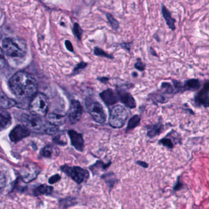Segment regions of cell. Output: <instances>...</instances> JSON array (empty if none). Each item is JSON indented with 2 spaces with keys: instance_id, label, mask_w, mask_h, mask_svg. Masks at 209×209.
<instances>
[{
  "instance_id": "obj_4",
  "label": "cell",
  "mask_w": 209,
  "mask_h": 209,
  "mask_svg": "<svg viewBox=\"0 0 209 209\" xmlns=\"http://www.w3.org/2000/svg\"><path fill=\"white\" fill-rule=\"evenodd\" d=\"M29 107L31 113L44 117L48 112L49 107V98L45 94L37 93L30 100Z\"/></svg>"
},
{
  "instance_id": "obj_36",
  "label": "cell",
  "mask_w": 209,
  "mask_h": 209,
  "mask_svg": "<svg viewBox=\"0 0 209 209\" xmlns=\"http://www.w3.org/2000/svg\"><path fill=\"white\" fill-rule=\"evenodd\" d=\"M87 66V64L83 62H82L77 65V66L74 69V73H77L80 70L84 69Z\"/></svg>"
},
{
  "instance_id": "obj_11",
  "label": "cell",
  "mask_w": 209,
  "mask_h": 209,
  "mask_svg": "<svg viewBox=\"0 0 209 209\" xmlns=\"http://www.w3.org/2000/svg\"><path fill=\"white\" fill-rule=\"evenodd\" d=\"M194 102L198 106L209 107V81L204 84L203 88L196 94Z\"/></svg>"
},
{
  "instance_id": "obj_9",
  "label": "cell",
  "mask_w": 209,
  "mask_h": 209,
  "mask_svg": "<svg viewBox=\"0 0 209 209\" xmlns=\"http://www.w3.org/2000/svg\"><path fill=\"white\" fill-rule=\"evenodd\" d=\"M83 113V108L80 103L76 100H72L70 104L68 111V118L70 123L75 124L81 119Z\"/></svg>"
},
{
  "instance_id": "obj_33",
  "label": "cell",
  "mask_w": 209,
  "mask_h": 209,
  "mask_svg": "<svg viewBox=\"0 0 209 209\" xmlns=\"http://www.w3.org/2000/svg\"><path fill=\"white\" fill-rule=\"evenodd\" d=\"M53 141L60 145H66L67 143L66 139L64 137H62V135H58L55 138H53Z\"/></svg>"
},
{
  "instance_id": "obj_35",
  "label": "cell",
  "mask_w": 209,
  "mask_h": 209,
  "mask_svg": "<svg viewBox=\"0 0 209 209\" xmlns=\"http://www.w3.org/2000/svg\"><path fill=\"white\" fill-rule=\"evenodd\" d=\"M134 67L136 69L139 70L140 71H143L145 68V65L142 62L140 59H138L136 63L135 64Z\"/></svg>"
},
{
  "instance_id": "obj_40",
  "label": "cell",
  "mask_w": 209,
  "mask_h": 209,
  "mask_svg": "<svg viewBox=\"0 0 209 209\" xmlns=\"http://www.w3.org/2000/svg\"><path fill=\"white\" fill-rule=\"evenodd\" d=\"M150 53L153 55V56H158V55H157V54H156V51L152 48H150Z\"/></svg>"
},
{
  "instance_id": "obj_29",
  "label": "cell",
  "mask_w": 209,
  "mask_h": 209,
  "mask_svg": "<svg viewBox=\"0 0 209 209\" xmlns=\"http://www.w3.org/2000/svg\"><path fill=\"white\" fill-rule=\"evenodd\" d=\"M73 33H74V35L76 36V37L77 38L78 40H80L81 37H82V33H83V31L81 29L80 25L77 23H75L74 25V27H73Z\"/></svg>"
},
{
  "instance_id": "obj_16",
  "label": "cell",
  "mask_w": 209,
  "mask_h": 209,
  "mask_svg": "<svg viewBox=\"0 0 209 209\" xmlns=\"http://www.w3.org/2000/svg\"><path fill=\"white\" fill-rule=\"evenodd\" d=\"M12 122L11 116L6 109H1L0 112V126L1 129H6L8 128Z\"/></svg>"
},
{
  "instance_id": "obj_32",
  "label": "cell",
  "mask_w": 209,
  "mask_h": 209,
  "mask_svg": "<svg viewBox=\"0 0 209 209\" xmlns=\"http://www.w3.org/2000/svg\"><path fill=\"white\" fill-rule=\"evenodd\" d=\"M61 180V176L60 174H56L52 176H51L49 178V183L50 185H53L54 183H57L58 182H59Z\"/></svg>"
},
{
  "instance_id": "obj_31",
  "label": "cell",
  "mask_w": 209,
  "mask_h": 209,
  "mask_svg": "<svg viewBox=\"0 0 209 209\" xmlns=\"http://www.w3.org/2000/svg\"><path fill=\"white\" fill-rule=\"evenodd\" d=\"M160 143L162 144L164 146L166 147L168 149H173L174 147V144L172 142L171 139L167 138H164L159 141Z\"/></svg>"
},
{
  "instance_id": "obj_2",
  "label": "cell",
  "mask_w": 209,
  "mask_h": 209,
  "mask_svg": "<svg viewBox=\"0 0 209 209\" xmlns=\"http://www.w3.org/2000/svg\"><path fill=\"white\" fill-rule=\"evenodd\" d=\"M20 121L31 131L35 133L54 135L58 132V127L53 125L43 119V117L30 113L23 114Z\"/></svg>"
},
{
  "instance_id": "obj_37",
  "label": "cell",
  "mask_w": 209,
  "mask_h": 209,
  "mask_svg": "<svg viewBox=\"0 0 209 209\" xmlns=\"http://www.w3.org/2000/svg\"><path fill=\"white\" fill-rule=\"evenodd\" d=\"M65 46L66 47V48L70 51V52H74V48L73 46L71 43V42H70V40H66L65 41Z\"/></svg>"
},
{
  "instance_id": "obj_38",
  "label": "cell",
  "mask_w": 209,
  "mask_h": 209,
  "mask_svg": "<svg viewBox=\"0 0 209 209\" xmlns=\"http://www.w3.org/2000/svg\"><path fill=\"white\" fill-rule=\"evenodd\" d=\"M136 163L138 165H139L141 167L143 168H147L148 167V163H147L145 162H142V161H137Z\"/></svg>"
},
{
  "instance_id": "obj_25",
  "label": "cell",
  "mask_w": 209,
  "mask_h": 209,
  "mask_svg": "<svg viewBox=\"0 0 209 209\" xmlns=\"http://www.w3.org/2000/svg\"><path fill=\"white\" fill-rule=\"evenodd\" d=\"M111 163L109 162V163H106L105 164L103 162H101V161H98L96 162V163L92 165L90 169L92 170V173L94 174H96V171H98V170H100V169L103 170H105L108 167H109V166L110 165Z\"/></svg>"
},
{
  "instance_id": "obj_3",
  "label": "cell",
  "mask_w": 209,
  "mask_h": 209,
  "mask_svg": "<svg viewBox=\"0 0 209 209\" xmlns=\"http://www.w3.org/2000/svg\"><path fill=\"white\" fill-rule=\"evenodd\" d=\"M2 51L11 58H23L27 53V47L22 39L6 37L2 42Z\"/></svg>"
},
{
  "instance_id": "obj_42",
  "label": "cell",
  "mask_w": 209,
  "mask_h": 209,
  "mask_svg": "<svg viewBox=\"0 0 209 209\" xmlns=\"http://www.w3.org/2000/svg\"><path fill=\"white\" fill-rule=\"evenodd\" d=\"M133 76H137V75H138V74L136 73H135V72L133 73Z\"/></svg>"
},
{
  "instance_id": "obj_10",
  "label": "cell",
  "mask_w": 209,
  "mask_h": 209,
  "mask_svg": "<svg viewBox=\"0 0 209 209\" xmlns=\"http://www.w3.org/2000/svg\"><path fill=\"white\" fill-rule=\"evenodd\" d=\"M31 130L25 125H18L15 126L9 133V138L12 142H17L20 140L28 137Z\"/></svg>"
},
{
  "instance_id": "obj_22",
  "label": "cell",
  "mask_w": 209,
  "mask_h": 209,
  "mask_svg": "<svg viewBox=\"0 0 209 209\" xmlns=\"http://www.w3.org/2000/svg\"><path fill=\"white\" fill-rule=\"evenodd\" d=\"M101 178H103L105 180V183L109 187L110 191L113 188L114 185L116 184L118 182V179L115 177L114 174L112 173L103 175L101 176Z\"/></svg>"
},
{
  "instance_id": "obj_21",
  "label": "cell",
  "mask_w": 209,
  "mask_h": 209,
  "mask_svg": "<svg viewBox=\"0 0 209 209\" xmlns=\"http://www.w3.org/2000/svg\"><path fill=\"white\" fill-rule=\"evenodd\" d=\"M200 82L198 79H190L186 81L183 86V91H195L199 88Z\"/></svg>"
},
{
  "instance_id": "obj_20",
  "label": "cell",
  "mask_w": 209,
  "mask_h": 209,
  "mask_svg": "<svg viewBox=\"0 0 209 209\" xmlns=\"http://www.w3.org/2000/svg\"><path fill=\"white\" fill-rule=\"evenodd\" d=\"M1 109H6L10 108H12L17 104L15 100L9 98L6 94L3 93L2 91L1 92Z\"/></svg>"
},
{
  "instance_id": "obj_8",
  "label": "cell",
  "mask_w": 209,
  "mask_h": 209,
  "mask_svg": "<svg viewBox=\"0 0 209 209\" xmlns=\"http://www.w3.org/2000/svg\"><path fill=\"white\" fill-rule=\"evenodd\" d=\"M39 173V169L35 165H28L25 166L19 171L20 179L25 183H30L36 179Z\"/></svg>"
},
{
  "instance_id": "obj_23",
  "label": "cell",
  "mask_w": 209,
  "mask_h": 209,
  "mask_svg": "<svg viewBox=\"0 0 209 209\" xmlns=\"http://www.w3.org/2000/svg\"><path fill=\"white\" fill-rule=\"evenodd\" d=\"M77 204L76 199L72 197H68L62 199L59 201V207L60 209H67L70 207Z\"/></svg>"
},
{
  "instance_id": "obj_17",
  "label": "cell",
  "mask_w": 209,
  "mask_h": 209,
  "mask_svg": "<svg viewBox=\"0 0 209 209\" xmlns=\"http://www.w3.org/2000/svg\"><path fill=\"white\" fill-rule=\"evenodd\" d=\"M47 119L48 122L57 127L63 125L65 121L63 115L55 113H50L48 114Z\"/></svg>"
},
{
  "instance_id": "obj_1",
  "label": "cell",
  "mask_w": 209,
  "mask_h": 209,
  "mask_svg": "<svg viewBox=\"0 0 209 209\" xmlns=\"http://www.w3.org/2000/svg\"><path fill=\"white\" fill-rule=\"evenodd\" d=\"M12 92L20 100L32 99L37 94V83L35 77L25 71L16 72L9 80Z\"/></svg>"
},
{
  "instance_id": "obj_5",
  "label": "cell",
  "mask_w": 209,
  "mask_h": 209,
  "mask_svg": "<svg viewBox=\"0 0 209 209\" xmlns=\"http://www.w3.org/2000/svg\"><path fill=\"white\" fill-rule=\"evenodd\" d=\"M88 112L98 123L104 124L106 121V114L102 104L93 98L89 97L85 100Z\"/></svg>"
},
{
  "instance_id": "obj_19",
  "label": "cell",
  "mask_w": 209,
  "mask_h": 209,
  "mask_svg": "<svg viewBox=\"0 0 209 209\" xmlns=\"http://www.w3.org/2000/svg\"><path fill=\"white\" fill-rule=\"evenodd\" d=\"M40 154L45 158H52L58 154V150L52 145H47L41 149Z\"/></svg>"
},
{
  "instance_id": "obj_24",
  "label": "cell",
  "mask_w": 209,
  "mask_h": 209,
  "mask_svg": "<svg viewBox=\"0 0 209 209\" xmlns=\"http://www.w3.org/2000/svg\"><path fill=\"white\" fill-rule=\"evenodd\" d=\"M163 125L161 123H158L152 126L147 132V136L151 138L158 135L163 130Z\"/></svg>"
},
{
  "instance_id": "obj_12",
  "label": "cell",
  "mask_w": 209,
  "mask_h": 209,
  "mask_svg": "<svg viewBox=\"0 0 209 209\" xmlns=\"http://www.w3.org/2000/svg\"><path fill=\"white\" fill-rule=\"evenodd\" d=\"M68 135L72 145L77 150L82 152L84 149V141L82 134L73 130H70L68 131Z\"/></svg>"
},
{
  "instance_id": "obj_13",
  "label": "cell",
  "mask_w": 209,
  "mask_h": 209,
  "mask_svg": "<svg viewBox=\"0 0 209 209\" xmlns=\"http://www.w3.org/2000/svg\"><path fill=\"white\" fill-rule=\"evenodd\" d=\"M118 99L120 101L130 108H134L136 106V102L134 97L130 94L123 90L117 91Z\"/></svg>"
},
{
  "instance_id": "obj_39",
  "label": "cell",
  "mask_w": 209,
  "mask_h": 209,
  "mask_svg": "<svg viewBox=\"0 0 209 209\" xmlns=\"http://www.w3.org/2000/svg\"><path fill=\"white\" fill-rule=\"evenodd\" d=\"M122 47H125L126 50H130V43H124V44H123L122 45Z\"/></svg>"
},
{
  "instance_id": "obj_14",
  "label": "cell",
  "mask_w": 209,
  "mask_h": 209,
  "mask_svg": "<svg viewBox=\"0 0 209 209\" xmlns=\"http://www.w3.org/2000/svg\"><path fill=\"white\" fill-rule=\"evenodd\" d=\"M100 97L107 105L114 104L118 100V96L111 89H105L100 94Z\"/></svg>"
},
{
  "instance_id": "obj_15",
  "label": "cell",
  "mask_w": 209,
  "mask_h": 209,
  "mask_svg": "<svg viewBox=\"0 0 209 209\" xmlns=\"http://www.w3.org/2000/svg\"><path fill=\"white\" fill-rule=\"evenodd\" d=\"M161 12H162L163 17L164 18L167 25L172 31H174L175 30V20L174 18H173L170 12L164 4H162L161 6Z\"/></svg>"
},
{
  "instance_id": "obj_7",
  "label": "cell",
  "mask_w": 209,
  "mask_h": 209,
  "mask_svg": "<svg viewBox=\"0 0 209 209\" xmlns=\"http://www.w3.org/2000/svg\"><path fill=\"white\" fill-rule=\"evenodd\" d=\"M60 169L78 184L82 183L89 177L88 171L79 166H70L65 165L62 166Z\"/></svg>"
},
{
  "instance_id": "obj_34",
  "label": "cell",
  "mask_w": 209,
  "mask_h": 209,
  "mask_svg": "<svg viewBox=\"0 0 209 209\" xmlns=\"http://www.w3.org/2000/svg\"><path fill=\"white\" fill-rule=\"evenodd\" d=\"M183 188V184L181 182V180H180V177H178L176 183H175L174 186L173 187V190L175 191H178L180 190L181 189H182Z\"/></svg>"
},
{
  "instance_id": "obj_41",
  "label": "cell",
  "mask_w": 209,
  "mask_h": 209,
  "mask_svg": "<svg viewBox=\"0 0 209 209\" xmlns=\"http://www.w3.org/2000/svg\"><path fill=\"white\" fill-rule=\"evenodd\" d=\"M98 80H99L100 81H101V82H103V83H105V82H106V81H108V78H105V77L99 78Z\"/></svg>"
},
{
  "instance_id": "obj_18",
  "label": "cell",
  "mask_w": 209,
  "mask_h": 209,
  "mask_svg": "<svg viewBox=\"0 0 209 209\" xmlns=\"http://www.w3.org/2000/svg\"><path fill=\"white\" fill-rule=\"evenodd\" d=\"M53 191V187L46 184H42L36 187L33 190L35 196L51 195Z\"/></svg>"
},
{
  "instance_id": "obj_27",
  "label": "cell",
  "mask_w": 209,
  "mask_h": 209,
  "mask_svg": "<svg viewBox=\"0 0 209 209\" xmlns=\"http://www.w3.org/2000/svg\"><path fill=\"white\" fill-rule=\"evenodd\" d=\"M161 89L165 94H175L176 93V90L174 87H173L169 83L163 82L161 84Z\"/></svg>"
},
{
  "instance_id": "obj_30",
  "label": "cell",
  "mask_w": 209,
  "mask_h": 209,
  "mask_svg": "<svg viewBox=\"0 0 209 209\" xmlns=\"http://www.w3.org/2000/svg\"><path fill=\"white\" fill-rule=\"evenodd\" d=\"M94 53L95 55H97V56H103V57H105V58H110V59H112L113 57L107 54V53H105L104 50H103L102 49L100 48H98V47H96L94 50Z\"/></svg>"
},
{
  "instance_id": "obj_6",
  "label": "cell",
  "mask_w": 209,
  "mask_h": 209,
  "mask_svg": "<svg viewBox=\"0 0 209 209\" xmlns=\"http://www.w3.org/2000/svg\"><path fill=\"white\" fill-rule=\"evenodd\" d=\"M128 116L127 110L121 105L113 106L110 111L109 124L113 128H121L125 124Z\"/></svg>"
},
{
  "instance_id": "obj_26",
  "label": "cell",
  "mask_w": 209,
  "mask_h": 209,
  "mask_svg": "<svg viewBox=\"0 0 209 209\" xmlns=\"http://www.w3.org/2000/svg\"><path fill=\"white\" fill-rule=\"evenodd\" d=\"M140 122V117L138 115H134L128 121L126 130H130L134 129L139 125Z\"/></svg>"
},
{
  "instance_id": "obj_28",
  "label": "cell",
  "mask_w": 209,
  "mask_h": 209,
  "mask_svg": "<svg viewBox=\"0 0 209 209\" xmlns=\"http://www.w3.org/2000/svg\"><path fill=\"white\" fill-rule=\"evenodd\" d=\"M106 17L112 28L115 30H118L119 27V24H118V22L115 19V18L110 14H107Z\"/></svg>"
}]
</instances>
